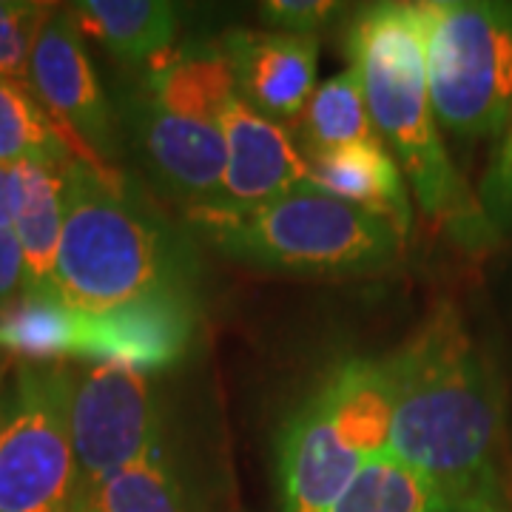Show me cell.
<instances>
[{
    "label": "cell",
    "mask_w": 512,
    "mask_h": 512,
    "mask_svg": "<svg viewBox=\"0 0 512 512\" xmlns=\"http://www.w3.org/2000/svg\"><path fill=\"white\" fill-rule=\"evenodd\" d=\"M387 359L390 453L444 512H512V427L504 376L453 302H441Z\"/></svg>",
    "instance_id": "obj_1"
},
{
    "label": "cell",
    "mask_w": 512,
    "mask_h": 512,
    "mask_svg": "<svg viewBox=\"0 0 512 512\" xmlns=\"http://www.w3.org/2000/svg\"><path fill=\"white\" fill-rule=\"evenodd\" d=\"M345 46L362 80L373 128L402 168L421 214L461 251L473 256L493 251L504 237L490 225L476 188L447 154L430 103L416 3L365 6Z\"/></svg>",
    "instance_id": "obj_2"
},
{
    "label": "cell",
    "mask_w": 512,
    "mask_h": 512,
    "mask_svg": "<svg viewBox=\"0 0 512 512\" xmlns=\"http://www.w3.org/2000/svg\"><path fill=\"white\" fill-rule=\"evenodd\" d=\"M194 256L180 234L109 165L74 154L57 248V293L103 313L165 285H191Z\"/></svg>",
    "instance_id": "obj_3"
},
{
    "label": "cell",
    "mask_w": 512,
    "mask_h": 512,
    "mask_svg": "<svg viewBox=\"0 0 512 512\" xmlns=\"http://www.w3.org/2000/svg\"><path fill=\"white\" fill-rule=\"evenodd\" d=\"M185 222L222 256L274 274H373L399 259L404 242L390 222L308 183L254 208L197 205Z\"/></svg>",
    "instance_id": "obj_4"
},
{
    "label": "cell",
    "mask_w": 512,
    "mask_h": 512,
    "mask_svg": "<svg viewBox=\"0 0 512 512\" xmlns=\"http://www.w3.org/2000/svg\"><path fill=\"white\" fill-rule=\"evenodd\" d=\"M390 427L387 359L336 362L276 436L279 512H328L370 458L390 453Z\"/></svg>",
    "instance_id": "obj_5"
},
{
    "label": "cell",
    "mask_w": 512,
    "mask_h": 512,
    "mask_svg": "<svg viewBox=\"0 0 512 512\" xmlns=\"http://www.w3.org/2000/svg\"><path fill=\"white\" fill-rule=\"evenodd\" d=\"M234 94L220 46L188 43L157 60L128 97L137 151L185 211L220 200L228 163L222 117Z\"/></svg>",
    "instance_id": "obj_6"
},
{
    "label": "cell",
    "mask_w": 512,
    "mask_h": 512,
    "mask_svg": "<svg viewBox=\"0 0 512 512\" xmlns=\"http://www.w3.org/2000/svg\"><path fill=\"white\" fill-rule=\"evenodd\" d=\"M427 92L441 131L498 137L512 120L510 0L416 3Z\"/></svg>",
    "instance_id": "obj_7"
},
{
    "label": "cell",
    "mask_w": 512,
    "mask_h": 512,
    "mask_svg": "<svg viewBox=\"0 0 512 512\" xmlns=\"http://www.w3.org/2000/svg\"><path fill=\"white\" fill-rule=\"evenodd\" d=\"M74 367L20 365L0 399V512H72L80 473L72 447Z\"/></svg>",
    "instance_id": "obj_8"
},
{
    "label": "cell",
    "mask_w": 512,
    "mask_h": 512,
    "mask_svg": "<svg viewBox=\"0 0 512 512\" xmlns=\"http://www.w3.org/2000/svg\"><path fill=\"white\" fill-rule=\"evenodd\" d=\"M69 424L83 493L165 441L157 384L146 373L120 365L74 367Z\"/></svg>",
    "instance_id": "obj_9"
},
{
    "label": "cell",
    "mask_w": 512,
    "mask_h": 512,
    "mask_svg": "<svg viewBox=\"0 0 512 512\" xmlns=\"http://www.w3.org/2000/svg\"><path fill=\"white\" fill-rule=\"evenodd\" d=\"M26 83L40 106L72 140L80 157L109 163L117 146L109 100L83 46V32L69 9L57 6L46 20L29 60Z\"/></svg>",
    "instance_id": "obj_10"
},
{
    "label": "cell",
    "mask_w": 512,
    "mask_h": 512,
    "mask_svg": "<svg viewBox=\"0 0 512 512\" xmlns=\"http://www.w3.org/2000/svg\"><path fill=\"white\" fill-rule=\"evenodd\" d=\"M200 333L194 285H165L111 311L86 313L80 359L160 373L180 365Z\"/></svg>",
    "instance_id": "obj_11"
},
{
    "label": "cell",
    "mask_w": 512,
    "mask_h": 512,
    "mask_svg": "<svg viewBox=\"0 0 512 512\" xmlns=\"http://www.w3.org/2000/svg\"><path fill=\"white\" fill-rule=\"evenodd\" d=\"M239 100L279 126H296L316 92L319 40L231 29L220 40Z\"/></svg>",
    "instance_id": "obj_12"
},
{
    "label": "cell",
    "mask_w": 512,
    "mask_h": 512,
    "mask_svg": "<svg viewBox=\"0 0 512 512\" xmlns=\"http://www.w3.org/2000/svg\"><path fill=\"white\" fill-rule=\"evenodd\" d=\"M222 134L228 163L217 205L254 208L308 183V163L288 128L245 106L239 94L225 109Z\"/></svg>",
    "instance_id": "obj_13"
},
{
    "label": "cell",
    "mask_w": 512,
    "mask_h": 512,
    "mask_svg": "<svg viewBox=\"0 0 512 512\" xmlns=\"http://www.w3.org/2000/svg\"><path fill=\"white\" fill-rule=\"evenodd\" d=\"M305 163H308V185L390 222L402 239L410 237L413 194L402 168L384 148V143L339 148L328 154L305 157Z\"/></svg>",
    "instance_id": "obj_14"
},
{
    "label": "cell",
    "mask_w": 512,
    "mask_h": 512,
    "mask_svg": "<svg viewBox=\"0 0 512 512\" xmlns=\"http://www.w3.org/2000/svg\"><path fill=\"white\" fill-rule=\"evenodd\" d=\"M72 157L15 165L12 231L26 259V291L55 288L57 248L66 214V165Z\"/></svg>",
    "instance_id": "obj_15"
},
{
    "label": "cell",
    "mask_w": 512,
    "mask_h": 512,
    "mask_svg": "<svg viewBox=\"0 0 512 512\" xmlns=\"http://www.w3.org/2000/svg\"><path fill=\"white\" fill-rule=\"evenodd\" d=\"M69 12L83 35L126 66H154L174 52L180 32L177 6L168 0H80Z\"/></svg>",
    "instance_id": "obj_16"
},
{
    "label": "cell",
    "mask_w": 512,
    "mask_h": 512,
    "mask_svg": "<svg viewBox=\"0 0 512 512\" xmlns=\"http://www.w3.org/2000/svg\"><path fill=\"white\" fill-rule=\"evenodd\" d=\"M86 313L69 305L57 288L26 291L0 311V353L18 356L20 365H60L80 359Z\"/></svg>",
    "instance_id": "obj_17"
},
{
    "label": "cell",
    "mask_w": 512,
    "mask_h": 512,
    "mask_svg": "<svg viewBox=\"0 0 512 512\" xmlns=\"http://www.w3.org/2000/svg\"><path fill=\"white\" fill-rule=\"evenodd\" d=\"M293 128L299 131L302 157L382 143L367 111L359 72L353 66L333 74L322 86H316V92Z\"/></svg>",
    "instance_id": "obj_18"
},
{
    "label": "cell",
    "mask_w": 512,
    "mask_h": 512,
    "mask_svg": "<svg viewBox=\"0 0 512 512\" xmlns=\"http://www.w3.org/2000/svg\"><path fill=\"white\" fill-rule=\"evenodd\" d=\"M83 498L94 512H197V498L165 441Z\"/></svg>",
    "instance_id": "obj_19"
},
{
    "label": "cell",
    "mask_w": 512,
    "mask_h": 512,
    "mask_svg": "<svg viewBox=\"0 0 512 512\" xmlns=\"http://www.w3.org/2000/svg\"><path fill=\"white\" fill-rule=\"evenodd\" d=\"M80 154L40 106L29 83L0 77V165L15 168L35 160H66Z\"/></svg>",
    "instance_id": "obj_20"
},
{
    "label": "cell",
    "mask_w": 512,
    "mask_h": 512,
    "mask_svg": "<svg viewBox=\"0 0 512 512\" xmlns=\"http://www.w3.org/2000/svg\"><path fill=\"white\" fill-rule=\"evenodd\" d=\"M328 512H444L427 481L393 453L370 458Z\"/></svg>",
    "instance_id": "obj_21"
},
{
    "label": "cell",
    "mask_w": 512,
    "mask_h": 512,
    "mask_svg": "<svg viewBox=\"0 0 512 512\" xmlns=\"http://www.w3.org/2000/svg\"><path fill=\"white\" fill-rule=\"evenodd\" d=\"M57 6L32 0H0V77L20 80L29 77V60L46 20Z\"/></svg>",
    "instance_id": "obj_22"
},
{
    "label": "cell",
    "mask_w": 512,
    "mask_h": 512,
    "mask_svg": "<svg viewBox=\"0 0 512 512\" xmlns=\"http://www.w3.org/2000/svg\"><path fill=\"white\" fill-rule=\"evenodd\" d=\"M476 197L495 231L512 234V120L498 134L493 154L481 174Z\"/></svg>",
    "instance_id": "obj_23"
},
{
    "label": "cell",
    "mask_w": 512,
    "mask_h": 512,
    "mask_svg": "<svg viewBox=\"0 0 512 512\" xmlns=\"http://www.w3.org/2000/svg\"><path fill=\"white\" fill-rule=\"evenodd\" d=\"M339 12L342 3L333 0H268L259 6V18L276 26V32L305 37H316Z\"/></svg>",
    "instance_id": "obj_24"
},
{
    "label": "cell",
    "mask_w": 512,
    "mask_h": 512,
    "mask_svg": "<svg viewBox=\"0 0 512 512\" xmlns=\"http://www.w3.org/2000/svg\"><path fill=\"white\" fill-rule=\"evenodd\" d=\"M26 293V259L12 228L0 231V311Z\"/></svg>",
    "instance_id": "obj_25"
},
{
    "label": "cell",
    "mask_w": 512,
    "mask_h": 512,
    "mask_svg": "<svg viewBox=\"0 0 512 512\" xmlns=\"http://www.w3.org/2000/svg\"><path fill=\"white\" fill-rule=\"evenodd\" d=\"M15 220V168L0 165V231Z\"/></svg>",
    "instance_id": "obj_26"
},
{
    "label": "cell",
    "mask_w": 512,
    "mask_h": 512,
    "mask_svg": "<svg viewBox=\"0 0 512 512\" xmlns=\"http://www.w3.org/2000/svg\"><path fill=\"white\" fill-rule=\"evenodd\" d=\"M72 512H94V507L86 501V498H83V495H80V501H77V507H74Z\"/></svg>",
    "instance_id": "obj_27"
}]
</instances>
